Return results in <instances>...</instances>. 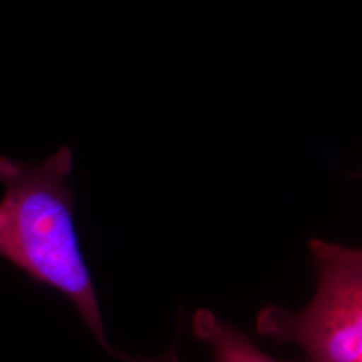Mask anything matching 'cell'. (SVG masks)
Wrapping results in <instances>:
<instances>
[{
	"label": "cell",
	"instance_id": "obj_2",
	"mask_svg": "<svg viewBox=\"0 0 362 362\" xmlns=\"http://www.w3.org/2000/svg\"><path fill=\"white\" fill-rule=\"evenodd\" d=\"M318 288L300 313L270 306L259 313V334L299 344L311 362H362V252L313 239Z\"/></svg>",
	"mask_w": 362,
	"mask_h": 362
},
{
	"label": "cell",
	"instance_id": "obj_4",
	"mask_svg": "<svg viewBox=\"0 0 362 362\" xmlns=\"http://www.w3.org/2000/svg\"><path fill=\"white\" fill-rule=\"evenodd\" d=\"M160 362H180V360L177 358V356L175 354H169L167 357H164Z\"/></svg>",
	"mask_w": 362,
	"mask_h": 362
},
{
	"label": "cell",
	"instance_id": "obj_1",
	"mask_svg": "<svg viewBox=\"0 0 362 362\" xmlns=\"http://www.w3.org/2000/svg\"><path fill=\"white\" fill-rule=\"evenodd\" d=\"M74 155L59 148L40 164L0 156V258L31 281L69 298L107 353H117L105 336L104 322L89 267L74 224L76 194L67 179Z\"/></svg>",
	"mask_w": 362,
	"mask_h": 362
},
{
	"label": "cell",
	"instance_id": "obj_3",
	"mask_svg": "<svg viewBox=\"0 0 362 362\" xmlns=\"http://www.w3.org/2000/svg\"><path fill=\"white\" fill-rule=\"evenodd\" d=\"M194 336L208 342L216 362H278L259 350L242 332L220 321L209 310H199L194 318Z\"/></svg>",
	"mask_w": 362,
	"mask_h": 362
}]
</instances>
